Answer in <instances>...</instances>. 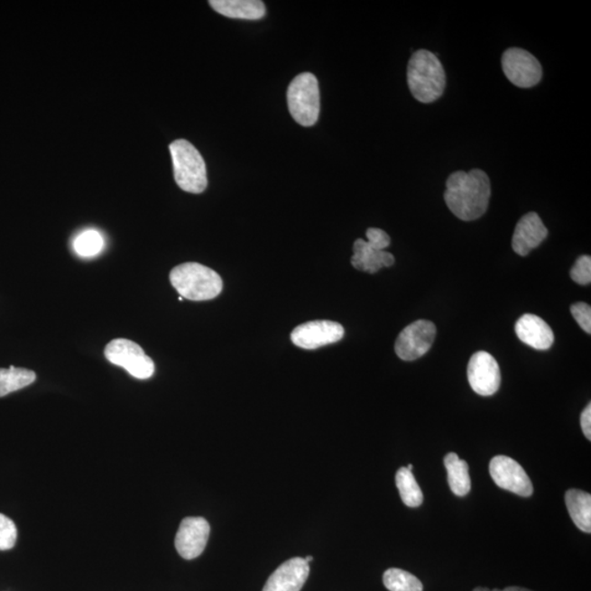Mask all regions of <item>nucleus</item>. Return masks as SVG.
<instances>
[{
  "instance_id": "10",
  "label": "nucleus",
  "mask_w": 591,
  "mask_h": 591,
  "mask_svg": "<svg viewBox=\"0 0 591 591\" xmlns=\"http://www.w3.org/2000/svg\"><path fill=\"white\" fill-rule=\"evenodd\" d=\"M490 475L497 486L522 497L532 495L531 477L517 461L506 456L494 457L490 462Z\"/></svg>"
},
{
  "instance_id": "8",
  "label": "nucleus",
  "mask_w": 591,
  "mask_h": 591,
  "mask_svg": "<svg viewBox=\"0 0 591 591\" xmlns=\"http://www.w3.org/2000/svg\"><path fill=\"white\" fill-rule=\"evenodd\" d=\"M433 322L418 320L403 328L395 342V353L405 362H412L424 356L433 346L436 337Z\"/></svg>"
},
{
  "instance_id": "30",
  "label": "nucleus",
  "mask_w": 591,
  "mask_h": 591,
  "mask_svg": "<svg viewBox=\"0 0 591 591\" xmlns=\"http://www.w3.org/2000/svg\"><path fill=\"white\" fill-rule=\"evenodd\" d=\"M473 591H491V589H488L486 587H476L473 589Z\"/></svg>"
},
{
  "instance_id": "31",
  "label": "nucleus",
  "mask_w": 591,
  "mask_h": 591,
  "mask_svg": "<svg viewBox=\"0 0 591 591\" xmlns=\"http://www.w3.org/2000/svg\"><path fill=\"white\" fill-rule=\"evenodd\" d=\"M313 558L312 557H307L305 558V561L309 564L312 561Z\"/></svg>"
},
{
  "instance_id": "1",
  "label": "nucleus",
  "mask_w": 591,
  "mask_h": 591,
  "mask_svg": "<svg viewBox=\"0 0 591 591\" xmlns=\"http://www.w3.org/2000/svg\"><path fill=\"white\" fill-rule=\"evenodd\" d=\"M490 178L480 169L456 171L446 182L445 202L451 213L465 222H472L486 213L491 199Z\"/></svg>"
},
{
  "instance_id": "16",
  "label": "nucleus",
  "mask_w": 591,
  "mask_h": 591,
  "mask_svg": "<svg viewBox=\"0 0 591 591\" xmlns=\"http://www.w3.org/2000/svg\"><path fill=\"white\" fill-rule=\"evenodd\" d=\"M354 254L351 263L355 269L374 274L383 267L394 264V256L384 250H378L363 239H357L354 244Z\"/></svg>"
},
{
  "instance_id": "3",
  "label": "nucleus",
  "mask_w": 591,
  "mask_h": 591,
  "mask_svg": "<svg viewBox=\"0 0 591 591\" xmlns=\"http://www.w3.org/2000/svg\"><path fill=\"white\" fill-rule=\"evenodd\" d=\"M171 285L184 300H212L223 291V280L209 267L189 262L171 272Z\"/></svg>"
},
{
  "instance_id": "23",
  "label": "nucleus",
  "mask_w": 591,
  "mask_h": 591,
  "mask_svg": "<svg viewBox=\"0 0 591 591\" xmlns=\"http://www.w3.org/2000/svg\"><path fill=\"white\" fill-rule=\"evenodd\" d=\"M105 239L97 230H86L74 240V250L82 258H91L104 249Z\"/></svg>"
},
{
  "instance_id": "9",
  "label": "nucleus",
  "mask_w": 591,
  "mask_h": 591,
  "mask_svg": "<svg viewBox=\"0 0 591 591\" xmlns=\"http://www.w3.org/2000/svg\"><path fill=\"white\" fill-rule=\"evenodd\" d=\"M467 380L473 392L482 397H490L501 387L500 365L491 354L486 352L473 354L467 365Z\"/></svg>"
},
{
  "instance_id": "32",
  "label": "nucleus",
  "mask_w": 591,
  "mask_h": 591,
  "mask_svg": "<svg viewBox=\"0 0 591 591\" xmlns=\"http://www.w3.org/2000/svg\"><path fill=\"white\" fill-rule=\"evenodd\" d=\"M407 469L410 470V471H412V470H413V466H412V465H409V466H407Z\"/></svg>"
},
{
  "instance_id": "26",
  "label": "nucleus",
  "mask_w": 591,
  "mask_h": 591,
  "mask_svg": "<svg viewBox=\"0 0 591 591\" xmlns=\"http://www.w3.org/2000/svg\"><path fill=\"white\" fill-rule=\"evenodd\" d=\"M570 312L586 333H591V308L587 303L577 302L570 307Z\"/></svg>"
},
{
  "instance_id": "25",
  "label": "nucleus",
  "mask_w": 591,
  "mask_h": 591,
  "mask_svg": "<svg viewBox=\"0 0 591 591\" xmlns=\"http://www.w3.org/2000/svg\"><path fill=\"white\" fill-rule=\"evenodd\" d=\"M570 277L579 285H589L591 282V258L589 255H582L575 262Z\"/></svg>"
},
{
  "instance_id": "4",
  "label": "nucleus",
  "mask_w": 591,
  "mask_h": 591,
  "mask_svg": "<svg viewBox=\"0 0 591 591\" xmlns=\"http://www.w3.org/2000/svg\"><path fill=\"white\" fill-rule=\"evenodd\" d=\"M174 179L185 192L199 194L208 188V171L202 155L191 143L178 140L171 145Z\"/></svg>"
},
{
  "instance_id": "20",
  "label": "nucleus",
  "mask_w": 591,
  "mask_h": 591,
  "mask_svg": "<svg viewBox=\"0 0 591 591\" xmlns=\"http://www.w3.org/2000/svg\"><path fill=\"white\" fill-rule=\"evenodd\" d=\"M37 379L33 370L10 366L8 369L0 368V398L9 393L18 392L28 387Z\"/></svg>"
},
{
  "instance_id": "29",
  "label": "nucleus",
  "mask_w": 591,
  "mask_h": 591,
  "mask_svg": "<svg viewBox=\"0 0 591 591\" xmlns=\"http://www.w3.org/2000/svg\"><path fill=\"white\" fill-rule=\"evenodd\" d=\"M502 591H531V590L522 588V587H507Z\"/></svg>"
},
{
  "instance_id": "2",
  "label": "nucleus",
  "mask_w": 591,
  "mask_h": 591,
  "mask_svg": "<svg viewBox=\"0 0 591 591\" xmlns=\"http://www.w3.org/2000/svg\"><path fill=\"white\" fill-rule=\"evenodd\" d=\"M408 85L411 94L421 104H431L443 96L446 73L434 53L416 51L408 65Z\"/></svg>"
},
{
  "instance_id": "27",
  "label": "nucleus",
  "mask_w": 591,
  "mask_h": 591,
  "mask_svg": "<svg viewBox=\"0 0 591 591\" xmlns=\"http://www.w3.org/2000/svg\"><path fill=\"white\" fill-rule=\"evenodd\" d=\"M367 243L378 250H385L392 243V239L385 231L378 228H369L366 233Z\"/></svg>"
},
{
  "instance_id": "21",
  "label": "nucleus",
  "mask_w": 591,
  "mask_h": 591,
  "mask_svg": "<svg viewBox=\"0 0 591 591\" xmlns=\"http://www.w3.org/2000/svg\"><path fill=\"white\" fill-rule=\"evenodd\" d=\"M398 490L402 502L409 507H419L423 503V493L416 482L412 471L401 467L395 476Z\"/></svg>"
},
{
  "instance_id": "24",
  "label": "nucleus",
  "mask_w": 591,
  "mask_h": 591,
  "mask_svg": "<svg viewBox=\"0 0 591 591\" xmlns=\"http://www.w3.org/2000/svg\"><path fill=\"white\" fill-rule=\"evenodd\" d=\"M17 533V527L12 519L0 513V551H7L14 547Z\"/></svg>"
},
{
  "instance_id": "7",
  "label": "nucleus",
  "mask_w": 591,
  "mask_h": 591,
  "mask_svg": "<svg viewBox=\"0 0 591 591\" xmlns=\"http://www.w3.org/2000/svg\"><path fill=\"white\" fill-rule=\"evenodd\" d=\"M503 74L519 88H531L542 79V66L528 51L511 48L503 54Z\"/></svg>"
},
{
  "instance_id": "6",
  "label": "nucleus",
  "mask_w": 591,
  "mask_h": 591,
  "mask_svg": "<svg viewBox=\"0 0 591 591\" xmlns=\"http://www.w3.org/2000/svg\"><path fill=\"white\" fill-rule=\"evenodd\" d=\"M105 356L115 366L125 368L131 376L141 380L152 378L155 374V363L147 356L137 343L127 338H115L105 348Z\"/></svg>"
},
{
  "instance_id": "5",
  "label": "nucleus",
  "mask_w": 591,
  "mask_h": 591,
  "mask_svg": "<svg viewBox=\"0 0 591 591\" xmlns=\"http://www.w3.org/2000/svg\"><path fill=\"white\" fill-rule=\"evenodd\" d=\"M287 104L298 125H315L320 115V90L316 76L302 73L295 77L287 90Z\"/></svg>"
},
{
  "instance_id": "14",
  "label": "nucleus",
  "mask_w": 591,
  "mask_h": 591,
  "mask_svg": "<svg viewBox=\"0 0 591 591\" xmlns=\"http://www.w3.org/2000/svg\"><path fill=\"white\" fill-rule=\"evenodd\" d=\"M549 231L537 213H528L519 220L513 235V249L526 256L546 240Z\"/></svg>"
},
{
  "instance_id": "12",
  "label": "nucleus",
  "mask_w": 591,
  "mask_h": 591,
  "mask_svg": "<svg viewBox=\"0 0 591 591\" xmlns=\"http://www.w3.org/2000/svg\"><path fill=\"white\" fill-rule=\"evenodd\" d=\"M210 527L207 519L188 517L183 519L176 537V549L185 559H193L203 553L209 538Z\"/></svg>"
},
{
  "instance_id": "17",
  "label": "nucleus",
  "mask_w": 591,
  "mask_h": 591,
  "mask_svg": "<svg viewBox=\"0 0 591 591\" xmlns=\"http://www.w3.org/2000/svg\"><path fill=\"white\" fill-rule=\"evenodd\" d=\"M216 12L233 19L259 20L265 15V6L260 0H210Z\"/></svg>"
},
{
  "instance_id": "13",
  "label": "nucleus",
  "mask_w": 591,
  "mask_h": 591,
  "mask_svg": "<svg viewBox=\"0 0 591 591\" xmlns=\"http://www.w3.org/2000/svg\"><path fill=\"white\" fill-rule=\"evenodd\" d=\"M309 573V564L305 559H291L276 568L262 591H300Z\"/></svg>"
},
{
  "instance_id": "19",
  "label": "nucleus",
  "mask_w": 591,
  "mask_h": 591,
  "mask_svg": "<svg viewBox=\"0 0 591 591\" xmlns=\"http://www.w3.org/2000/svg\"><path fill=\"white\" fill-rule=\"evenodd\" d=\"M445 466L448 473V483L452 493L457 496H466L471 490L469 466L461 460L455 452L445 457Z\"/></svg>"
},
{
  "instance_id": "18",
  "label": "nucleus",
  "mask_w": 591,
  "mask_h": 591,
  "mask_svg": "<svg viewBox=\"0 0 591 591\" xmlns=\"http://www.w3.org/2000/svg\"><path fill=\"white\" fill-rule=\"evenodd\" d=\"M570 518L580 531L591 532V495L580 490H568L565 495Z\"/></svg>"
},
{
  "instance_id": "11",
  "label": "nucleus",
  "mask_w": 591,
  "mask_h": 591,
  "mask_svg": "<svg viewBox=\"0 0 591 591\" xmlns=\"http://www.w3.org/2000/svg\"><path fill=\"white\" fill-rule=\"evenodd\" d=\"M344 328L340 323L318 320L303 323L292 330L291 342L305 349H317L341 341Z\"/></svg>"
},
{
  "instance_id": "28",
  "label": "nucleus",
  "mask_w": 591,
  "mask_h": 591,
  "mask_svg": "<svg viewBox=\"0 0 591 591\" xmlns=\"http://www.w3.org/2000/svg\"><path fill=\"white\" fill-rule=\"evenodd\" d=\"M580 425H582L583 433L586 439L591 440V404L587 405L580 415Z\"/></svg>"
},
{
  "instance_id": "15",
  "label": "nucleus",
  "mask_w": 591,
  "mask_h": 591,
  "mask_svg": "<svg viewBox=\"0 0 591 591\" xmlns=\"http://www.w3.org/2000/svg\"><path fill=\"white\" fill-rule=\"evenodd\" d=\"M515 331L519 340L539 351H546L553 346L552 328L538 316L531 315V313L522 316L516 322Z\"/></svg>"
},
{
  "instance_id": "33",
  "label": "nucleus",
  "mask_w": 591,
  "mask_h": 591,
  "mask_svg": "<svg viewBox=\"0 0 591 591\" xmlns=\"http://www.w3.org/2000/svg\"><path fill=\"white\" fill-rule=\"evenodd\" d=\"M491 591H502V590H500V589H493V590H491Z\"/></svg>"
},
{
  "instance_id": "22",
  "label": "nucleus",
  "mask_w": 591,
  "mask_h": 591,
  "mask_svg": "<svg viewBox=\"0 0 591 591\" xmlns=\"http://www.w3.org/2000/svg\"><path fill=\"white\" fill-rule=\"evenodd\" d=\"M383 584L390 591H423V584L418 577L400 568L385 570Z\"/></svg>"
}]
</instances>
